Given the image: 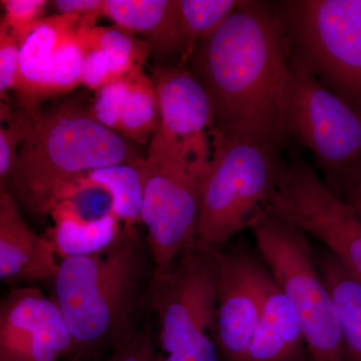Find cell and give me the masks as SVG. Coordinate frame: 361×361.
Returning a JSON list of instances; mask_svg holds the SVG:
<instances>
[{
	"mask_svg": "<svg viewBox=\"0 0 361 361\" xmlns=\"http://www.w3.org/2000/svg\"><path fill=\"white\" fill-rule=\"evenodd\" d=\"M154 264L146 239L125 225L110 246L61 259L54 299L73 336L71 361L94 360L139 334Z\"/></svg>",
	"mask_w": 361,
	"mask_h": 361,
	"instance_id": "obj_2",
	"label": "cell"
},
{
	"mask_svg": "<svg viewBox=\"0 0 361 361\" xmlns=\"http://www.w3.org/2000/svg\"><path fill=\"white\" fill-rule=\"evenodd\" d=\"M264 210L319 240L361 280V223L300 152L286 154L283 177Z\"/></svg>",
	"mask_w": 361,
	"mask_h": 361,
	"instance_id": "obj_10",
	"label": "cell"
},
{
	"mask_svg": "<svg viewBox=\"0 0 361 361\" xmlns=\"http://www.w3.org/2000/svg\"><path fill=\"white\" fill-rule=\"evenodd\" d=\"M291 51L273 1L243 0L205 37L187 68L205 89L214 134L286 147L285 92Z\"/></svg>",
	"mask_w": 361,
	"mask_h": 361,
	"instance_id": "obj_1",
	"label": "cell"
},
{
	"mask_svg": "<svg viewBox=\"0 0 361 361\" xmlns=\"http://www.w3.org/2000/svg\"><path fill=\"white\" fill-rule=\"evenodd\" d=\"M142 159L132 142L94 118L90 106L68 102L33 116L6 187L28 213L44 216L90 171Z\"/></svg>",
	"mask_w": 361,
	"mask_h": 361,
	"instance_id": "obj_3",
	"label": "cell"
},
{
	"mask_svg": "<svg viewBox=\"0 0 361 361\" xmlns=\"http://www.w3.org/2000/svg\"><path fill=\"white\" fill-rule=\"evenodd\" d=\"M51 214L54 227L49 239L56 254L63 259L104 250L113 243L122 229L113 214L97 219H85L68 200L59 202Z\"/></svg>",
	"mask_w": 361,
	"mask_h": 361,
	"instance_id": "obj_20",
	"label": "cell"
},
{
	"mask_svg": "<svg viewBox=\"0 0 361 361\" xmlns=\"http://www.w3.org/2000/svg\"><path fill=\"white\" fill-rule=\"evenodd\" d=\"M82 18L59 16L44 18L20 49V66L16 90L21 109L32 118L40 110L44 90L59 45Z\"/></svg>",
	"mask_w": 361,
	"mask_h": 361,
	"instance_id": "obj_18",
	"label": "cell"
},
{
	"mask_svg": "<svg viewBox=\"0 0 361 361\" xmlns=\"http://www.w3.org/2000/svg\"><path fill=\"white\" fill-rule=\"evenodd\" d=\"M106 361H159L151 322L148 320L145 323L144 329L130 341L116 348Z\"/></svg>",
	"mask_w": 361,
	"mask_h": 361,
	"instance_id": "obj_27",
	"label": "cell"
},
{
	"mask_svg": "<svg viewBox=\"0 0 361 361\" xmlns=\"http://www.w3.org/2000/svg\"><path fill=\"white\" fill-rule=\"evenodd\" d=\"M306 343L293 306L271 275L244 361H305Z\"/></svg>",
	"mask_w": 361,
	"mask_h": 361,
	"instance_id": "obj_17",
	"label": "cell"
},
{
	"mask_svg": "<svg viewBox=\"0 0 361 361\" xmlns=\"http://www.w3.org/2000/svg\"><path fill=\"white\" fill-rule=\"evenodd\" d=\"M90 111L104 127L135 144L149 142L160 122L155 85L142 68L97 90Z\"/></svg>",
	"mask_w": 361,
	"mask_h": 361,
	"instance_id": "obj_15",
	"label": "cell"
},
{
	"mask_svg": "<svg viewBox=\"0 0 361 361\" xmlns=\"http://www.w3.org/2000/svg\"><path fill=\"white\" fill-rule=\"evenodd\" d=\"M78 26L66 35L54 54L44 90V99L68 92L77 85H82L80 77L85 54L78 42Z\"/></svg>",
	"mask_w": 361,
	"mask_h": 361,
	"instance_id": "obj_23",
	"label": "cell"
},
{
	"mask_svg": "<svg viewBox=\"0 0 361 361\" xmlns=\"http://www.w3.org/2000/svg\"><path fill=\"white\" fill-rule=\"evenodd\" d=\"M273 4L292 56L361 114V0Z\"/></svg>",
	"mask_w": 361,
	"mask_h": 361,
	"instance_id": "obj_7",
	"label": "cell"
},
{
	"mask_svg": "<svg viewBox=\"0 0 361 361\" xmlns=\"http://www.w3.org/2000/svg\"><path fill=\"white\" fill-rule=\"evenodd\" d=\"M47 4L45 0H1V20L13 30L20 47L44 20L42 14Z\"/></svg>",
	"mask_w": 361,
	"mask_h": 361,
	"instance_id": "obj_25",
	"label": "cell"
},
{
	"mask_svg": "<svg viewBox=\"0 0 361 361\" xmlns=\"http://www.w3.org/2000/svg\"><path fill=\"white\" fill-rule=\"evenodd\" d=\"M336 195L353 209L361 223V168L349 176Z\"/></svg>",
	"mask_w": 361,
	"mask_h": 361,
	"instance_id": "obj_29",
	"label": "cell"
},
{
	"mask_svg": "<svg viewBox=\"0 0 361 361\" xmlns=\"http://www.w3.org/2000/svg\"><path fill=\"white\" fill-rule=\"evenodd\" d=\"M283 130L287 141L310 152L314 168L334 194L361 168V114L292 54Z\"/></svg>",
	"mask_w": 361,
	"mask_h": 361,
	"instance_id": "obj_8",
	"label": "cell"
},
{
	"mask_svg": "<svg viewBox=\"0 0 361 361\" xmlns=\"http://www.w3.org/2000/svg\"><path fill=\"white\" fill-rule=\"evenodd\" d=\"M199 177L182 148L157 129L145 158L144 203L154 271H164L198 244Z\"/></svg>",
	"mask_w": 361,
	"mask_h": 361,
	"instance_id": "obj_9",
	"label": "cell"
},
{
	"mask_svg": "<svg viewBox=\"0 0 361 361\" xmlns=\"http://www.w3.org/2000/svg\"><path fill=\"white\" fill-rule=\"evenodd\" d=\"M210 161L200 177L198 243L216 247L248 229L283 177L286 147L211 137Z\"/></svg>",
	"mask_w": 361,
	"mask_h": 361,
	"instance_id": "obj_4",
	"label": "cell"
},
{
	"mask_svg": "<svg viewBox=\"0 0 361 361\" xmlns=\"http://www.w3.org/2000/svg\"><path fill=\"white\" fill-rule=\"evenodd\" d=\"M52 4L61 16H78L96 23L102 16L103 0H56Z\"/></svg>",
	"mask_w": 361,
	"mask_h": 361,
	"instance_id": "obj_28",
	"label": "cell"
},
{
	"mask_svg": "<svg viewBox=\"0 0 361 361\" xmlns=\"http://www.w3.org/2000/svg\"><path fill=\"white\" fill-rule=\"evenodd\" d=\"M51 240L37 234L6 186H0V279L7 284L54 279L59 272Z\"/></svg>",
	"mask_w": 361,
	"mask_h": 361,
	"instance_id": "obj_14",
	"label": "cell"
},
{
	"mask_svg": "<svg viewBox=\"0 0 361 361\" xmlns=\"http://www.w3.org/2000/svg\"><path fill=\"white\" fill-rule=\"evenodd\" d=\"M316 254L337 315L346 361H361V280L326 248Z\"/></svg>",
	"mask_w": 361,
	"mask_h": 361,
	"instance_id": "obj_19",
	"label": "cell"
},
{
	"mask_svg": "<svg viewBox=\"0 0 361 361\" xmlns=\"http://www.w3.org/2000/svg\"><path fill=\"white\" fill-rule=\"evenodd\" d=\"M243 0H179L185 39V54L180 68H187L202 40L213 32Z\"/></svg>",
	"mask_w": 361,
	"mask_h": 361,
	"instance_id": "obj_22",
	"label": "cell"
},
{
	"mask_svg": "<svg viewBox=\"0 0 361 361\" xmlns=\"http://www.w3.org/2000/svg\"><path fill=\"white\" fill-rule=\"evenodd\" d=\"M0 108V186H6L21 144L32 128V118L23 109L13 110L6 102H1Z\"/></svg>",
	"mask_w": 361,
	"mask_h": 361,
	"instance_id": "obj_24",
	"label": "cell"
},
{
	"mask_svg": "<svg viewBox=\"0 0 361 361\" xmlns=\"http://www.w3.org/2000/svg\"><path fill=\"white\" fill-rule=\"evenodd\" d=\"M101 16L141 35L157 66L182 65L185 39L179 0H103Z\"/></svg>",
	"mask_w": 361,
	"mask_h": 361,
	"instance_id": "obj_16",
	"label": "cell"
},
{
	"mask_svg": "<svg viewBox=\"0 0 361 361\" xmlns=\"http://www.w3.org/2000/svg\"><path fill=\"white\" fill-rule=\"evenodd\" d=\"M151 78L158 99V129L179 145L200 177L212 154L210 99L188 68L156 66Z\"/></svg>",
	"mask_w": 361,
	"mask_h": 361,
	"instance_id": "obj_13",
	"label": "cell"
},
{
	"mask_svg": "<svg viewBox=\"0 0 361 361\" xmlns=\"http://www.w3.org/2000/svg\"><path fill=\"white\" fill-rule=\"evenodd\" d=\"M145 158L90 171L73 188L96 187L110 196L111 214L125 225L141 221L144 203Z\"/></svg>",
	"mask_w": 361,
	"mask_h": 361,
	"instance_id": "obj_21",
	"label": "cell"
},
{
	"mask_svg": "<svg viewBox=\"0 0 361 361\" xmlns=\"http://www.w3.org/2000/svg\"><path fill=\"white\" fill-rule=\"evenodd\" d=\"M214 249L218 261L216 344L222 361H244L271 273L246 247Z\"/></svg>",
	"mask_w": 361,
	"mask_h": 361,
	"instance_id": "obj_11",
	"label": "cell"
},
{
	"mask_svg": "<svg viewBox=\"0 0 361 361\" xmlns=\"http://www.w3.org/2000/svg\"><path fill=\"white\" fill-rule=\"evenodd\" d=\"M248 229L295 310L311 361H346L336 304L307 234L266 210L251 220Z\"/></svg>",
	"mask_w": 361,
	"mask_h": 361,
	"instance_id": "obj_6",
	"label": "cell"
},
{
	"mask_svg": "<svg viewBox=\"0 0 361 361\" xmlns=\"http://www.w3.org/2000/svg\"><path fill=\"white\" fill-rule=\"evenodd\" d=\"M218 261L197 244L164 271H154L148 306L159 323V361H219L216 344Z\"/></svg>",
	"mask_w": 361,
	"mask_h": 361,
	"instance_id": "obj_5",
	"label": "cell"
},
{
	"mask_svg": "<svg viewBox=\"0 0 361 361\" xmlns=\"http://www.w3.org/2000/svg\"><path fill=\"white\" fill-rule=\"evenodd\" d=\"M21 47L13 30L0 21V94L6 102L9 90H16L20 66Z\"/></svg>",
	"mask_w": 361,
	"mask_h": 361,
	"instance_id": "obj_26",
	"label": "cell"
},
{
	"mask_svg": "<svg viewBox=\"0 0 361 361\" xmlns=\"http://www.w3.org/2000/svg\"><path fill=\"white\" fill-rule=\"evenodd\" d=\"M73 341L56 299L35 287H13L0 305V361L73 357Z\"/></svg>",
	"mask_w": 361,
	"mask_h": 361,
	"instance_id": "obj_12",
	"label": "cell"
}]
</instances>
